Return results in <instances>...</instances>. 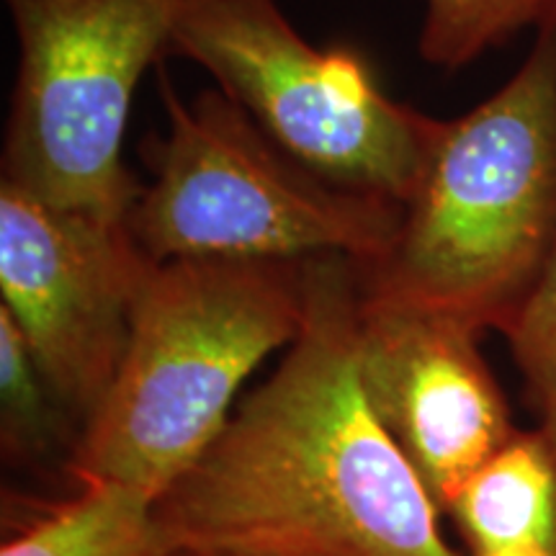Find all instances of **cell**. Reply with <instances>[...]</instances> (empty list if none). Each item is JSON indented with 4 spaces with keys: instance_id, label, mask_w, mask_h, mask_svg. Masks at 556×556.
<instances>
[{
    "instance_id": "obj_2",
    "label": "cell",
    "mask_w": 556,
    "mask_h": 556,
    "mask_svg": "<svg viewBox=\"0 0 556 556\" xmlns=\"http://www.w3.org/2000/svg\"><path fill=\"white\" fill-rule=\"evenodd\" d=\"M495 93L438 122L392 245L358 266L366 302L505 332L556 248V18Z\"/></svg>"
},
{
    "instance_id": "obj_9",
    "label": "cell",
    "mask_w": 556,
    "mask_h": 556,
    "mask_svg": "<svg viewBox=\"0 0 556 556\" xmlns=\"http://www.w3.org/2000/svg\"><path fill=\"white\" fill-rule=\"evenodd\" d=\"M448 513L471 556H556V458L546 435L518 430Z\"/></svg>"
},
{
    "instance_id": "obj_1",
    "label": "cell",
    "mask_w": 556,
    "mask_h": 556,
    "mask_svg": "<svg viewBox=\"0 0 556 556\" xmlns=\"http://www.w3.org/2000/svg\"><path fill=\"white\" fill-rule=\"evenodd\" d=\"M304 294L281 364L152 507L165 552L458 556L361 384L356 263L309 258Z\"/></svg>"
},
{
    "instance_id": "obj_10",
    "label": "cell",
    "mask_w": 556,
    "mask_h": 556,
    "mask_svg": "<svg viewBox=\"0 0 556 556\" xmlns=\"http://www.w3.org/2000/svg\"><path fill=\"white\" fill-rule=\"evenodd\" d=\"M152 507L124 486H83L80 497L5 541L0 556H168Z\"/></svg>"
},
{
    "instance_id": "obj_6",
    "label": "cell",
    "mask_w": 556,
    "mask_h": 556,
    "mask_svg": "<svg viewBox=\"0 0 556 556\" xmlns=\"http://www.w3.org/2000/svg\"><path fill=\"white\" fill-rule=\"evenodd\" d=\"M206 70L217 88L332 184L402 206L435 116L387 93L351 47H315L278 0H180L168 60Z\"/></svg>"
},
{
    "instance_id": "obj_5",
    "label": "cell",
    "mask_w": 556,
    "mask_h": 556,
    "mask_svg": "<svg viewBox=\"0 0 556 556\" xmlns=\"http://www.w3.org/2000/svg\"><path fill=\"white\" fill-rule=\"evenodd\" d=\"M18 41L0 180L124 225L142 186L124 160L139 80L168 60L180 0H3Z\"/></svg>"
},
{
    "instance_id": "obj_7",
    "label": "cell",
    "mask_w": 556,
    "mask_h": 556,
    "mask_svg": "<svg viewBox=\"0 0 556 556\" xmlns=\"http://www.w3.org/2000/svg\"><path fill=\"white\" fill-rule=\"evenodd\" d=\"M152 266L127 222L50 206L0 180V307L18 325L54 397L83 426L119 371Z\"/></svg>"
},
{
    "instance_id": "obj_3",
    "label": "cell",
    "mask_w": 556,
    "mask_h": 556,
    "mask_svg": "<svg viewBox=\"0 0 556 556\" xmlns=\"http://www.w3.org/2000/svg\"><path fill=\"white\" fill-rule=\"evenodd\" d=\"M304 263H155L119 371L73 448V477L157 503L222 433L250 374L299 336Z\"/></svg>"
},
{
    "instance_id": "obj_8",
    "label": "cell",
    "mask_w": 556,
    "mask_h": 556,
    "mask_svg": "<svg viewBox=\"0 0 556 556\" xmlns=\"http://www.w3.org/2000/svg\"><path fill=\"white\" fill-rule=\"evenodd\" d=\"M479 338L454 319L361 296L356 353L368 405L441 510L518 433Z\"/></svg>"
},
{
    "instance_id": "obj_4",
    "label": "cell",
    "mask_w": 556,
    "mask_h": 556,
    "mask_svg": "<svg viewBox=\"0 0 556 556\" xmlns=\"http://www.w3.org/2000/svg\"><path fill=\"white\" fill-rule=\"evenodd\" d=\"M165 131L139 144L150 180L127 227L152 263L379 261L400 204L332 184L278 144L225 90L178 93L160 67Z\"/></svg>"
},
{
    "instance_id": "obj_15",
    "label": "cell",
    "mask_w": 556,
    "mask_h": 556,
    "mask_svg": "<svg viewBox=\"0 0 556 556\" xmlns=\"http://www.w3.org/2000/svg\"><path fill=\"white\" fill-rule=\"evenodd\" d=\"M168 556H245V554H229V552H193V548H178V552H168Z\"/></svg>"
},
{
    "instance_id": "obj_12",
    "label": "cell",
    "mask_w": 556,
    "mask_h": 556,
    "mask_svg": "<svg viewBox=\"0 0 556 556\" xmlns=\"http://www.w3.org/2000/svg\"><path fill=\"white\" fill-rule=\"evenodd\" d=\"M0 407L5 446L41 456L58 446L60 400L34 361L9 309L0 307ZM65 409V407H62Z\"/></svg>"
},
{
    "instance_id": "obj_13",
    "label": "cell",
    "mask_w": 556,
    "mask_h": 556,
    "mask_svg": "<svg viewBox=\"0 0 556 556\" xmlns=\"http://www.w3.org/2000/svg\"><path fill=\"white\" fill-rule=\"evenodd\" d=\"M533 405L556 394V248L536 291L505 332Z\"/></svg>"
},
{
    "instance_id": "obj_11",
    "label": "cell",
    "mask_w": 556,
    "mask_h": 556,
    "mask_svg": "<svg viewBox=\"0 0 556 556\" xmlns=\"http://www.w3.org/2000/svg\"><path fill=\"white\" fill-rule=\"evenodd\" d=\"M552 18L556 0H422L417 52L428 65L456 73Z\"/></svg>"
},
{
    "instance_id": "obj_14",
    "label": "cell",
    "mask_w": 556,
    "mask_h": 556,
    "mask_svg": "<svg viewBox=\"0 0 556 556\" xmlns=\"http://www.w3.org/2000/svg\"><path fill=\"white\" fill-rule=\"evenodd\" d=\"M539 413H541V433L546 435L548 446L554 451V458H556V394L554 397H548L544 405H539Z\"/></svg>"
}]
</instances>
